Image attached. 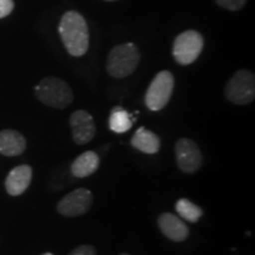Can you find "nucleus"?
Returning <instances> with one entry per match:
<instances>
[{"label": "nucleus", "mask_w": 255, "mask_h": 255, "mask_svg": "<svg viewBox=\"0 0 255 255\" xmlns=\"http://www.w3.org/2000/svg\"><path fill=\"white\" fill-rule=\"evenodd\" d=\"M13 0H0V19L7 17V15L13 11Z\"/></svg>", "instance_id": "a211bd4d"}, {"label": "nucleus", "mask_w": 255, "mask_h": 255, "mask_svg": "<svg viewBox=\"0 0 255 255\" xmlns=\"http://www.w3.org/2000/svg\"><path fill=\"white\" fill-rule=\"evenodd\" d=\"M69 255H96V250L92 246L83 245V246L75 248Z\"/></svg>", "instance_id": "6ab92c4d"}, {"label": "nucleus", "mask_w": 255, "mask_h": 255, "mask_svg": "<svg viewBox=\"0 0 255 255\" xmlns=\"http://www.w3.org/2000/svg\"><path fill=\"white\" fill-rule=\"evenodd\" d=\"M175 209H176L177 214L188 222L195 223L203 215V210L188 199L178 200L175 205Z\"/></svg>", "instance_id": "dca6fc26"}, {"label": "nucleus", "mask_w": 255, "mask_h": 255, "mask_svg": "<svg viewBox=\"0 0 255 255\" xmlns=\"http://www.w3.org/2000/svg\"><path fill=\"white\" fill-rule=\"evenodd\" d=\"M32 168L27 164L18 165L9 171L5 181L6 191L12 196L21 195L30 186Z\"/></svg>", "instance_id": "9b49d317"}, {"label": "nucleus", "mask_w": 255, "mask_h": 255, "mask_svg": "<svg viewBox=\"0 0 255 255\" xmlns=\"http://www.w3.org/2000/svg\"><path fill=\"white\" fill-rule=\"evenodd\" d=\"M139 51L135 44L124 43L115 46L107 59V71L114 78H126L136 71L139 63Z\"/></svg>", "instance_id": "7ed1b4c3"}, {"label": "nucleus", "mask_w": 255, "mask_h": 255, "mask_svg": "<svg viewBox=\"0 0 255 255\" xmlns=\"http://www.w3.org/2000/svg\"><path fill=\"white\" fill-rule=\"evenodd\" d=\"M26 149V139L20 132L6 129L0 131V154L4 156H18Z\"/></svg>", "instance_id": "f8f14e48"}, {"label": "nucleus", "mask_w": 255, "mask_h": 255, "mask_svg": "<svg viewBox=\"0 0 255 255\" xmlns=\"http://www.w3.org/2000/svg\"><path fill=\"white\" fill-rule=\"evenodd\" d=\"M215 2L220 7L228 9V11H240L246 5L247 0H215Z\"/></svg>", "instance_id": "f3484780"}, {"label": "nucleus", "mask_w": 255, "mask_h": 255, "mask_svg": "<svg viewBox=\"0 0 255 255\" xmlns=\"http://www.w3.org/2000/svg\"><path fill=\"white\" fill-rule=\"evenodd\" d=\"M131 145L144 154L152 155L156 154L161 148V139L156 133L146 130L144 127H141L132 136Z\"/></svg>", "instance_id": "4468645a"}, {"label": "nucleus", "mask_w": 255, "mask_h": 255, "mask_svg": "<svg viewBox=\"0 0 255 255\" xmlns=\"http://www.w3.org/2000/svg\"><path fill=\"white\" fill-rule=\"evenodd\" d=\"M205 46L202 34L195 30L182 32L175 38L173 57L180 65H189L199 58Z\"/></svg>", "instance_id": "423d86ee"}, {"label": "nucleus", "mask_w": 255, "mask_h": 255, "mask_svg": "<svg viewBox=\"0 0 255 255\" xmlns=\"http://www.w3.org/2000/svg\"><path fill=\"white\" fill-rule=\"evenodd\" d=\"M132 127L130 115L122 107H115L111 110L109 117V128L111 131L116 133H124L129 131Z\"/></svg>", "instance_id": "2eb2a0df"}, {"label": "nucleus", "mask_w": 255, "mask_h": 255, "mask_svg": "<svg viewBox=\"0 0 255 255\" xmlns=\"http://www.w3.org/2000/svg\"><path fill=\"white\" fill-rule=\"evenodd\" d=\"M58 30L64 46L72 57H82L88 52L89 27L81 13L76 11L64 13Z\"/></svg>", "instance_id": "f257e3e1"}, {"label": "nucleus", "mask_w": 255, "mask_h": 255, "mask_svg": "<svg viewBox=\"0 0 255 255\" xmlns=\"http://www.w3.org/2000/svg\"><path fill=\"white\" fill-rule=\"evenodd\" d=\"M105 1H115V0H105Z\"/></svg>", "instance_id": "412c9836"}, {"label": "nucleus", "mask_w": 255, "mask_h": 255, "mask_svg": "<svg viewBox=\"0 0 255 255\" xmlns=\"http://www.w3.org/2000/svg\"><path fill=\"white\" fill-rule=\"evenodd\" d=\"M225 94L227 100L233 104H250L255 98L254 73L250 70H239L226 84Z\"/></svg>", "instance_id": "20e7f679"}, {"label": "nucleus", "mask_w": 255, "mask_h": 255, "mask_svg": "<svg viewBox=\"0 0 255 255\" xmlns=\"http://www.w3.org/2000/svg\"><path fill=\"white\" fill-rule=\"evenodd\" d=\"M122 255H129V254H122Z\"/></svg>", "instance_id": "4be33fe9"}, {"label": "nucleus", "mask_w": 255, "mask_h": 255, "mask_svg": "<svg viewBox=\"0 0 255 255\" xmlns=\"http://www.w3.org/2000/svg\"><path fill=\"white\" fill-rule=\"evenodd\" d=\"M174 85L175 79L173 73L167 70L158 72L145 92L144 102L146 108L151 111H159L163 109L170 101L174 91Z\"/></svg>", "instance_id": "39448f33"}, {"label": "nucleus", "mask_w": 255, "mask_h": 255, "mask_svg": "<svg viewBox=\"0 0 255 255\" xmlns=\"http://www.w3.org/2000/svg\"><path fill=\"white\" fill-rule=\"evenodd\" d=\"M177 167L186 174H194L203 163V156L199 145L189 138H180L175 144Z\"/></svg>", "instance_id": "0eeeda50"}, {"label": "nucleus", "mask_w": 255, "mask_h": 255, "mask_svg": "<svg viewBox=\"0 0 255 255\" xmlns=\"http://www.w3.org/2000/svg\"><path fill=\"white\" fill-rule=\"evenodd\" d=\"M38 101L53 109H66L73 102L72 89L65 81L58 77H45L34 88Z\"/></svg>", "instance_id": "f03ea898"}, {"label": "nucleus", "mask_w": 255, "mask_h": 255, "mask_svg": "<svg viewBox=\"0 0 255 255\" xmlns=\"http://www.w3.org/2000/svg\"><path fill=\"white\" fill-rule=\"evenodd\" d=\"M72 138L76 144L85 145L90 143L96 135V123L94 117L84 110L75 111L70 116Z\"/></svg>", "instance_id": "1a4fd4ad"}, {"label": "nucleus", "mask_w": 255, "mask_h": 255, "mask_svg": "<svg viewBox=\"0 0 255 255\" xmlns=\"http://www.w3.org/2000/svg\"><path fill=\"white\" fill-rule=\"evenodd\" d=\"M43 255H53L52 253H45V254H43Z\"/></svg>", "instance_id": "aec40b11"}, {"label": "nucleus", "mask_w": 255, "mask_h": 255, "mask_svg": "<svg viewBox=\"0 0 255 255\" xmlns=\"http://www.w3.org/2000/svg\"><path fill=\"white\" fill-rule=\"evenodd\" d=\"M92 205V193L85 188L71 191L65 195L57 205V210L60 215L66 218L81 216L90 209Z\"/></svg>", "instance_id": "6e6552de"}, {"label": "nucleus", "mask_w": 255, "mask_h": 255, "mask_svg": "<svg viewBox=\"0 0 255 255\" xmlns=\"http://www.w3.org/2000/svg\"><path fill=\"white\" fill-rule=\"evenodd\" d=\"M157 223L162 234L171 241H184L189 235V229L186 223L171 213H163L158 218Z\"/></svg>", "instance_id": "9d476101"}, {"label": "nucleus", "mask_w": 255, "mask_h": 255, "mask_svg": "<svg viewBox=\"0 0 255 255\" xmlns=\"http://www.w3.org/2000/svg\"><path fill=\"white\" fill-rule=\"evenodd\" d=\"M100 168V156L95 151H85L78 156L71 163L70 170L75 177H88Z\"/></svg>", "instance_id": "ddd939ff"}]
</instances>
